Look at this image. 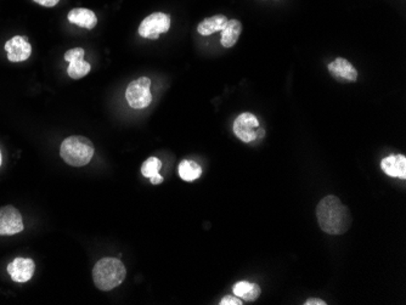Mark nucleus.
<instances>
[{"label":"nucleus","instance_id":"nucleus-1","mask_svg":"<svg viewBox=\"0 0 406 305\" xmlns=\"http://www.w3.org/2000/svg\"><path fill=\"white\" fill-rule=\"evenodd\" d=\"M316 218L320 229L329 235H343L352 225V214L343 202L329 195L319 202L316 207Z\"/></svg>","mask_w":406,"mask_h":305},{"label":"nucleus","instance_id":"nucleus-2","mask_svg":"<svg viewBox=\"0 0 406 305\" xmlns=\"http://www.w3.org/2000/svg\"><path fill=\"white\" fill-rule=\"evenodd\" d=\"M125 264L117 258H103L92 269L94 284L101 291H111L118 287L125 281Z\"/></svg>","mask_w":406,"mask_h":305},{"label":"nucleus","instance_id":"nucleus-3","mask_svg":"<svg viewBox=\"0 0 406 305\" xmlns=\"http://www.w3.org/2000/svg\"><path fill=\"white\" fill-rule=\"evenodd\" d=\"M95 152L92 142L86 137H70L65 139L61 148L60 156L66 163L72 167H83L92 161Z\"/></svg>","mask_w":406,"mask_h":305},{"label":"nucleus","instance_id":"nucleus-4","mask_svg":"<svg viewBox=\"0 0 406 305\" xmlns=\"http://www.w3.org/2000/svg\"><path fill=\"white\" fill-rule=\"evenodd\" d=\"M151 81L141 77L129 83L125 90V98L130 107L136 109H147L152 103Z\"/></svg>","mask_w":406,"mask_h":305},{"label":"nucleus","instance_id":"nucleus-5","mask_svg":"<svg viewBox=\"0 0 406 305\" xmlns=\"http://www.w3.org/2000/svg\"><path fill=\"white\" fill-rule=\"evenodd\" d=\"M170 28V16L166 12H153L145 17L139 26V34L142 38L156 40L161 33H167Z\"/></svg>","mask_w":406,"mask_h":305},{"label":"nucleus","instance_id":"nucleus-6","mask_svg":"<svg viewBox=\"0 0 406 305\" xmlns=\"http://www.w3.org/2000/svg\"><path fill=\"white\" fill-rule=\"evenodd\" d=\"M258 127H259V120H257V117L249 112H244L238 116L233 122V134L241 142L249 144V142H255L258 137Z\"/></svg>","mask_w":406,"mask_h":305},{"label":"nucleus","instance_id":"nucleus-7","mask_svg":"<svg viewBox=\"0 0 406 305\" xmlns=\"http://www.w3.org/2000/svg\"><path fill=\"white\" fill-rule=\"evenodd\" d=\"M23 220L20 212L12 206L0 209V236H11L23 231Z\"/></svg>","mask_w":406,"mask_h":305},{"label":"nucleus","instance_id":"nucleus-8","mask_svg":"<svg viewBox=\"0 0 406 305\" xmlns=\"http://www.w3.org/2000/svg\"><path fill=\"white\" fill-rule=\"evenodd\" d=\"M84 49L75 48L71 49L65 54V60L70 64L67 68V73L72 79H81L87 76L90 72V64L84 61Z\"/></svg>","mask_w":406,"mask_h":305},{"label":"nucleus","instance_id":"nucleus-9","mask_svg":"<svg viewBox=\"0 0 406 305\" xmlns=\"http://www.w3.org/2000/svg\"><path fill=\"white\" fill-rule=\"evenodd\" d=\"M36 270V264L29 258H15L12 262L8 265V273L17 284H25L33 278V274Z\"/></svg>","mask_w":406,"mask_h":305},{"label":"nucleus","instance_id":"nucleus-10","mask_svg":"<svg viewBox=\"0 0 406 305\" xmlns=\"http://www.w3.org/2000/svg\"><path fill=\"white\" fill-rule=\"evenodd\" d=\"M8 60L11 62H22L29 59L32 54V47L26 37L16 36L5 43Z\"/></svg>","mask_w":406,"mask_h":305},{"label":"nucleus","instance_id":"nucleus-11","mask_svg":"<svg viewBox=\"0 0 406 305\" xmlns=\"http://www.w3.org/2000/svg\"><path fill=\"white\" fill-rule=\"evenodd\" d=\"M327 68L331 76L336 78L338 82H357V68L343 57H338L333 62L329 64Z\"/></svg>","mask_w":406,"mask_h":305},{"label":"nucleus","instance_id":"nucleus-12","mask_svg":"<svg viewBox=\"0 0 406 305\" xmlns=\"http://www.w3.org/2000/svg\"><path fill=\"white\" fill-rule=\"evenodd\" d=\"M381 169L392 178L406 179V157L404 155H390L381 161Z\"/></svg>","mask_w":406,"mask_h":305},{"label":"nucleus","instance_id":"nucleus-13","mask_svg":"<svg viewBox=\"0 0 406 305\" xmlns=\"http://www.w3.org/2000/svg\"><path fill=\"white\" fill-rule=\"evenodd\" d=\"M67 20L71 23L86 29H92L98 23V17L95 12L84 8H77L71 10L67 15Z\"/></svg>","mask_w":406,"mask_h":305},{"label":"nucleus","instance_id":"nucleus-14","mask_svg":"<svg viewBox=\"0 0 406 305\" xmlns=\"http://www.w3.org/2000/svg\"><path fill=\"white\" fill-rule=\"evenodd\" d=\"M228 21V17L225 15L207 17L197 26V32L200 33L201 36H211L213 33L222 32Z\"/></svg>","mask_w":406,"mask_h":305},{"label":"nucleus","instance_id":"nucleus-15","mask_svg":"<svg viewBox=\"0 0 406 305\" xmlns=\"http://www.w3.org/2000/svg\"><path fill=\"white\" fill-rule=\"evenodd\" d=\"M233 295L244 302H255L259 298L262 289L259 284L249 281H240L233 287Z\"/></svg>","mask_w":406,"mask_h":305},{"label":"nucleus","instance_id":"nucleus-16","mask_svg":"<svg viewBox=\"0 0 406 305\" xmlns=\"http://www.w3.org/2000/svg\"><path fill=\"white\" fill-rule=\"evenodd\" d=\"M242 33V23L238 20H229L227 26L222 31V43L224 48H233L238 43V38Z\"/></svg>","mask_w":406,"mask_h":305},{"label":"nucleus","instance_id":"nucleus-17","mask_svg":"<svg viewBox=\"0 0 406 305\" xmlns=\"http://www.w3.org/2000/svg\"><path fill=\"white\" fill-rule=\"evenodd\" d=\"M179 175L185 181H194L202 175V168L200 164L196 163L195 161L184 159L179 164Z\"/></svg>","mask_w":406,"mask_h":305},{"label":"nucleus","instance_id":"nucleus-18","mask_svg":"<svg viewBox=\"0 0 406 305\" xmlns=\"http://www.w3.org/2000/svg\"><path fill=\"white\" fill-rule=\"evenodd\" d=\"M162 168V162L157 157H150L141 165V174L145 178H151L153 175L158 174Z\"/></svg>","mask_w":406,"mask_h":305},{"label":"nucleus","instance_id":"nucleus-19","mask_svg":"<svg viewBox=\"0 0 406 305\" xmlns=\"http://www.w3.org/2000/svg\"><path fill=\"white\" fill-rule=\"evenodd\" d=\"M220 305H242V300H240L238 297L236 295H227V297H224L222 300H220Z\"/></svg>","mask_w":406,"mask_h":305},{"label":"nucleus","instance_id":"nucleus-20","mask_svg":"<svg viewBox=\"0 0 406 305\" xmlns=\"http://www.w3.org/2000/svg\"><path fill=\"white\" fill-rule=\"evenodd\" d=\"M33 1L39 5L45 6V8H53V6L58 5L60 0H33Z\"/></svg>","mask_w":406,"mask_h":305},{"label":"nucleus","instance_id":"nucleus-21","mask_svg":"<svg viewBox=\"0 0 406 305\" xmlns=\"http://www.w3.org/2000/svg\"><path fill=\"white\" fill-rule=\"evenodd\" d=\"M325 300H320V298H309L305 300L304 305H326Z\"/></svg>","mask_w":406,"mask_h":305},{"label":"nucleus","instance_id":"nucleus-22","mask_svg":"<svg viewBox=\"0 0 406 305\" xmlns=\"http://www.w3.org/2000/svg\"><path fill=\"white\" fill-rule=\"evenodd\" d=\"M163 176L162 175L160 174V173H158V174L156 175H153V176H151V178H150V181H151V184H153V185H158V184H161V183H163Z\"/></svg>","mask_w":406,"mask_h":305},{"label":"nucleus","instance_id":"nucleus-23","mask_svg":"<svg viewBox=\"0 0 406 305\" xmlns=\"http://www.w3.org/2000/svg\"><path fill=\"white\" fill-rule=\"evenodd\" d=\"M3 163V157H1V151H0V165Z\"/></svg>","mask_w":406,"mask_h":305}]
</instances>
